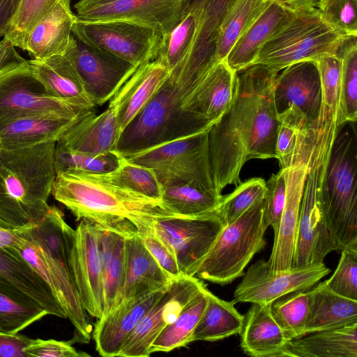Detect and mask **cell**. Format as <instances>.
I'll list each match as a JSON object with an SVG mask.
<instances>
[{"instance_id":"cell-1","label":"cell","mask_w":357,"mask_h":357,"mask_svg":"<svg viewBox=\"0 0 357 357\" xmlns=\"http://www.w3.org/2000/svg\"><path fill=\"white\" fill-rule=\"evenodd\" d=\"M278 74L255 63L236 73L232 102L208 130L210 160L215 190L241 183L240 172L250 159L275 158L280 119L273 88Z\"/></svg>"},{"instance_id":"cell-2","label":"cell","mask_w":357,"mask_h":357,"mask_svg":"<svg viewBox=\"0 0 357 357\" xmlns=\"http://www.w3.org/2000/svg\"><path fill=\"white\" fill-rule=\"evenodd\" d=\"M52 194L77 220L86 219L125 236L152 225L158 218L174 215L162 201L109 183L97 174H56Z\"/></svg>"},{"instance_id":"cell-3","label":"cell","mask_w":357,"mask_h":357,"mask_svg":"<svg viewBox=\"0 0 357 357\" xmlns=\"http://www.w3.org/2000/svg\"><path fill=\"white\" fill-rule=\"evenodd\" d=\"M56 142L18 149L0 147V227L18 230L36 225L51 206Z\"/></svg>"},{"instance_id":"cell-4","label":"cell","mask_w":357,"mask_h":357,"mask_svg":"<svg viewBox=\"0 0 357 357\" xmlns=\"http://www.w3.org/2000/svg\"><path fill=\"white\" fill-rule=\"evenodd\" d=\"M342 123L334 140L321 187L320 202L338 250L357 244V132Z\"/></svg>"},{"instance_id":"cell-5","label":"cell","mask_w":357,"mask_h":357,"mask_svg":"<svg viewBox=\"0 0 357 357\" xmlns=\"http://www.w3.org/2000/svg\"><path fill=\"white\" fill-rule=\"evenodd\" d=\"M169 77L121 132L115 152L129 155L200 132L210 127L185 109Z\"/></svg>"},{"instance_id":"cell-6","label":"cell","mask_w":357,"mask_h":357,"mask_svg":"<svg viewBox=\"0 0 357 357\" xmlns=\"http://www.w3.org/2000/svg\"><path fill=\"white\" fill-rule=\"evenodd\" d=\"M347 37L326 24L318 9L294 10L264 45L255 63L279 73L297 62L337 54Z\"/></svg>"},{"instance_id":"cell-7","label":"cell","mask_w":357,"mask_h":357,"mask_svg":"<svg viewBox=\"0 0 357 357\" xmlns=\"http://www.w3.org/2000/svg\"><path fill=\"white\" fill-rule=\"evenodd\" d=\"M263 211L264 199L224 226L195 277L224 285L243 275L248 264L266 245L264 234L268 225Z\"/></svg>"},{"instance_id":"cell-8","label":"cell","mask_w":357,"mask_h":357,"mask_svg":"<svg viewBox=\"0 0 357 357\" xmlns=\"http://www.w3.org/2000/svg\"><path fill=\"white\" fill-rule=\"evenodd\" d=\"M331 147L315 141L304 158L307 176L303 191L291 268L323 263L328 254L338 250L326 223L320 202L321 187Z\"/></svg>"},{"instance_id":"cell-9","label":"cell","mask_w":357,"mask_h":357,"mask_svg":"<svg viewBox=\"0 0 357 357\" xmlns=\"http://www.w3.org/2000/svg\"><path fill=\"white\" fill-rule=\"evenodd\" d=\"M125 158L129 162L151 169L162 188L190 184L204 190H216L209 155L208 130Z\"/></svg>"},{"instance_id":"cell-10","label":"cell","mask_w":357,"mask_h":357,"mask_svg":"<svg viewBox=\"0 0 357 357\" xmlns=\"http://www.w3.org/2000/svg\"><path fill=\"white\" fill-rule=\"evenodd\" d=\"M73 35L89 47L138 66L157 58L162 35L151 28L120 20L77 18Z\"/></svg>"},{"instance_id":"cell-11","label":"cell","mask_w":357,"mask_h":357,"mask_svg":"<svg viewBox=\"0 0 357 357\" xmlns=\"http://www.w3.org/2000/svg\"><path fill=\"white\" fill-rule=\"evenodd\" d=\"M64 233L73 283L87 314L96 319L104 309L100 235L97 225L82 219L76 229L66 222Z\"/></svg>"},{"instance_id":"cell-12","label":"cell","mask_w":357,"mask_h":357,"mask_svg":"<svg viewBox=\"0 0 357 357\" xmlns=\"http://www.w3.org/2000/svg\"><path fill=\"white\" fill-rule=\"evenodd\" d=\"M222 227L215 212L195 217H163L153 222L154 232L173 251L182 274L188 276H195Z\"/></svg>"},{"instance_id":"cell-13","label":"cell","mask_w":357,"mask_h":357,"mask_svg":"<svg viewBox=\"0 0 357 357\" xmlns=\"http://www.w3.org/2000/svg\"><path fill=\"white\" fill-rule=\"evenodd\" d=\"M206 288L200 279L183 275L172 280L151 306L126 341L119 356L147 357L160 333L178 316L183 307Z\"/></svg>"},{"instance_id":"cell-14","label":"cell","mask_w":357,"mask_h":357,"mask_svg":"<svg viewBox=\"0 0 357 357\" xmlns=\"http://www.w3.org/2000/svg\"><path fill=\"white\" fill-rule=\"evenodd\" d=\"M330 272L324 262L292 267L286 271H273L267 261L259 260L243 274L234 291V301L271 303L287 293L311 288Z\"/></svg>"},{"instance_id":"cell-15","label":"cell","mask_w":357,"mask_h":357,"mask_svg":"<svg viewBox=\"0 0 357 357\" xmlns=\"http://www.w3.org/2000/svg\"><path fill=\"white\" fill-rule=\"evenodd\" d=\"M91 110L51 96L33 75L29 62L0 77V121L17 114L80 116Z\"/></svg>"},{"instance_id":"cell-16","label":"cell","mask_w":357,"mask_h":357,"mask_svg":"<svg viewBox=\"0 0 357 357\" xmlns=\"http://www.w3.org/2000/svg\"><path fill=\"white\" fill-rule=\"evenodd\" d=\"M95 106L110 100L137 66L88 46L73 35L64 54Z\"/></svg>"},{"instance_id":"cell-17","label":"cell","mask_w":357,"mask_h":357,"mask_svg":"<svg viewBox=\"0 0 357 357\" xmlns=\"http://www.w3.org/2000/svg\"><path fill=\"white\" fill-rule=\"evenodd\" d=\"M187 0H106L75 7L84 21L120 20L167 33L181 17Z\"/></svg>"},{"instance_id":"cell-18","label":"cell","mask_w":357,"mask_h":357,"mask_svg":"<svg viewBox=\"0 0 357 357\" xmlns=\"http://www.w3.org/2000/svg\"><path fill=\"white\" fill-rule=\"evenodd\" d=\"M277 75L273 88L278 114L287 109L300 114L311 126L318 120L322 106L319 69L314 61L289 65Z\"/></svg>"},{"instance_id":"cell-19","label":"cell","mask_w":357,"mask_h":357,"mask_svg":"<svg viewBox=\"0 0 357 357\" xmlns=\"http://www.w3.org/2000/svg\"><path fill=\"white\" fill-rule=\"evenodd\" d=\"M166 288L123 300L97 319L92 335L98 353L104 357L119 356L128 337Z\"/></svg>"},{"instance_id":"cell-20","label":"cell","mask_w":357,"mask_h":357,"mask_svg":"<svg viewBox=\"0 0 357 357\" xmlns=\"http://www.w3.org/2000/svg\"><path fill=\"white\" fill-rule=\"evenodd\" d=\"M236 73L225 59L215 63L183 98L182 106L210 128L230 106L235 91Z\"/></svg>"},{"instance_id":"cell-21","label":"cell","mask_w":357,"mask_h":357,"mask_svg":"<svg viewBox=\"0 0 357 357\" xmlns=\"http://www.w3.org/2000/svg\"><path fill=\"white\" fill-rule=\"evenodd\" d=\"M83 115L24 113L6 118L0 121V147L18 149L57 142Z\"/></svg>"},{"instance_id":"cell-22","label":"cell","mask_w":357,"mask_h":357,"mask_svg":"<svg viewBox=\"0 0 357 357\" xmlns=\"http://www.w3.org/2000/svg\"><path fill=\"white\" fill-rule=\"evenodd\" d=\"M286 181V199L269 259L273 271L291 268L301 199L307 176L305 165L282 169Z\"/></svg>"},{"instance_id":"cell-23","label":"cell","mask_w":357,"mask_h":357,"mask_svg":"<svg viewBox=\"0 0 357 357\" xmlns=\"http://www.w3.org/2000/svg\"><path fill=\"white\" fill-rule=\"evenodd\" d=\"M119 137L117 111L109 105L99 114L93 109L82 116L57 142L73 151L97 155L114 151Z\"/></svg>"},{"instance_id":"cell-24","label":"cell","mask_w":357,"mask_h":357,"mask_svg":"<svg viewBox=\"0 0 357 357\" xmlns=\"http://www.w3.org/2000/svg\"><path fill=\"white\" fill-rule=\"evenodd\" d=\"M169 76L168 69L158 59L137 67L109 100L117 111L119 135Z\"/></svg>"},{"instance_id":"cell-25","label":"cell","mask_w":357,"mask_h":357,"mask_svg":"<svg viewBox=\"0 0 357 357\" xmlns=\"http://www.w3.org/2000/svg\"><path fill=\"white\" fill-rule=\"evenodd\" d=\"M293 13L280 0H271L230 50L225 59L230 68L237 73L254 65L264 45Z\"/></svg>"},{"instance_id":"cell-26","label":"cell","mask_w":357,"mask_h":357,"mask_svg":"<svg viewBox=\"0 0 357 357\" xmlns=\"http://www.w3.org/2000/svg\"><path fill=\"white\" fill-rule=\"evenodd\" d=\"M126 278L123 300L166 288L172 280L145 247L137 233L125 237Z\"/></svg>"},{"instance_id":"cell-27","label":"cell","mask_w":357,"mask_h":357,"mask_svg":"<svg viewBox=\"0 0 357 357\" xmlns=\"http://www.w3.org/2000/svg\"><path fill=\"white\" fill-rule=\"evenodd\" d=\"M77 17L71 8L58 3L31 29L26 45L31 59L44 60L64 55Z\"/></svg>"},{"instance_id":"cell-28","label":"cell","mask_w":357,"mask_h":357,"mask_svg":"<svg viewBox=\"0 0 357 357\" xmlns=\"http://www.w3.org/2000/svg\"><path fill=\"white\" fill-rule=\"evenodd\" d=\"M271 303H252L241 332L243 351L254 357H284L289 340L272 316Z\"/></svg>"},{"instance_id":"cell-29","label":"cell","mask_w":357,"mask_h":357,"mask_svg":"<svg viewBox=\"0 0 357 357\" xmlns=\"http://www.w3.org/2000/svg\"><path fill=\"white\" fill-rule=\"evenodd\" d=\"M308 293L305 335L357 323V301L335 293L326 281L314 284L308 289Z\"/></svg>"},{"instance_id":"cell-30","label":"cell","mask_w":357,"mask_h":357,"mask_svg":"<svg viewBox=\"0 0 357 357\" xmlns=\"http://www.w3.org/2000/svg\"><path fill=\"white\" fill-rule=\"evenodd\" d=\"M35 77L52 96L73 102L87 109L96 107L85 91L75 67L65 55L29 61Z\"/></svg>"},{"instance_id":"cell-31","label":"cell","mask_w":357,"mask_h":357,"mask_svg":"<svg viewBox=\"0 0 357 357\" xmlns=\"http://www.w3.org/2000/svg\"><path fill=\"white\" fill-rule=\"evenodd\" d=\"M284 356L356 357L357 323L291 340L287 344Z\"/></svg>"},{"instance_id":"cell-32","label":"cell","mask_w":357,"mask_h":357,"mask_svg":"<svg viewBox=\"0 0 357 357\" xmlns=\"http://www.w3.org/2000/svg\"><path fill=\"white\" fill-rule=\"evenodd\" d=\"M0 275L37 301L48 314L66 318L49 286L15 250L0 248Z\"/></svg>"},{"instance_id":"cell-33","label":"cell","mask_w":357,"mask_h":357,"mask_svg":"<svg viewBox=\"0 0 357 357\" xmlns=\"http://www.w3.org/2000/svg\"><path fill=\"white\" fill-rule=\"evenodd\" d=\"M97 226L102 262L104 315L121 302L126 278V236L114 231Z\"/></svg>"},{"instance_id":"cell-34","label":"cell","mask_w":357,"mask_h":357,"mask_svg":"<svg viewBox=\"0 0 357 357\" xmlns=\"http://www.w3.org/2000/svg\"><path fill=\"white\" fill-rule=\"evenodd\" d=\"M271 0H227L217 31L215 59H226L238 39L259 17Z\"/></svg>"},{"instance_id":"cell-35","label":"cell","mask_w":357,"mask_h":357,"mask_svg":"<svg viewBox=\"0 0 357 357\" xmlns=\"http://www.w3.org/2000/svg\"><path fill=\"white\" fill-rule=\"evenodd\" d=\"M207 296V304L193 331L191 342H214L240 334L244 316L234 307L236 302L220 299L210 291Z\"/></svg>"},{"instance_id":"cell-36","label":"cell","mask_w":357,"mask_h":357,"mask_svg":"<svg viewBox=\"0 0 357 357\" xmlns=\"http://www.w3.org/2000/svg\"><path fill=\"white\" fill-rule=\"evenodd\" d=\"M47 314L37 301L0 275V332L18 333Z\"/></svg>"},{"instance_id":"cell-37","label":"cell","mask_w":357,"mask_h":357,"mask_svg":"<svg viewBox=\"0 0 357 357\" xmlns=\"http://www.w3.org/2000/svg\"><path fill=\"white\" fill-rule=\"evenodd\" d=\"M208 291L206 288L183 307L177 318L167 325L153 340L149 348L150 354L169 352L191 342L193 331L207 304Z\"/></svg>"},{"instance_id":"cell-38","label":"cell","mask_w":357,"mask_h":357,"mask_svg":"<svg viewBox=\"0 0 357 357\" xmlns=\"http://www.w3.org/2000/svg\"><path fill=\"white\" fill-rule=\"evenodd\" d=\"M221 197L216 190L184 184L163 188L161 201L176 216L195 217L215 213Z\"/></svg>"},{"instance_id":"cell-39","label":"cell","mask_w":357,"mask_h":357,"mask_svg":"<svg viewBox=\"0 0 357 357\" xmlns=\"http://www.w3.org/2000/svg\"><path fill=\"white\" fill-rule=\"evenodd\" d=\"M357 36H348L337 52L341 61L338 114L341 124L357 120Z\"/></svg>"},{"instance_id":"cell-40","label":"cell","mask_w":357,"mask_h":357,"mask_svg":"<svg viewBox=\"0 0 357 357\" xmlns=\"http://www.w3.org/2000/svg\"><path fill=\"white\" fill-rule=\"evenodd\" d=\"M278 118L280 125L275 142V158L281 169L298 166L308 130L312 126L291 109L278 114Z\"/></svg>"},{"instance_id":"cell-41","label":"cell","mask_w":357,"mask_h":357,"mask_svg":"<svg viewBox=\"0 0 357 357\" xmlns=\"http://www.w3.org/2000/svg\"><path fill=\"white\" fill-rule=\"evenodd\" d=\"M97 174L109 183L161 201L163 188L153 170L129 162L125 157L121 156L119 166L114 170Z\"/></svg>"},{"instance_id":"cell-42","label":"cell","mask_w":357,"mask_h":357,"mask_svg":"<svg viewBox=\"0 0 357 357\" xmlns=\"http://www.w3.org/2000/svg\"><path fill=\"white\" fill-rule=\"evenodd\" d=\"M308 289L287 293L271 303L272 316L289 341L305 335L309 305Z\"/></svg>"},{"instance_id":"cell-43","label":"cell","mask_w":357,"mask_h":357,"mask_svg":"<svg viewBox=\"0 0 357 357\" xmlns=\"http://www.w3.org/2000/svg\"><path fill=\"white\" fill-rule=\"evenodd\" d=\"M71 0H20L6 26L3 37L15 47L26 51L28 36L33 26L58 3L70 8Z\"/></svg>"},{"instance_id":"cell-44","label":"cell","mask_w":357,"mask_h":357,"mask_svg":"<svg viewBox=\"0 0 357 357\" xmlns=\"http://www.w3.org/2000/svg\"><path fill=\"white\" fill-rule=\"evenodd\" d=\"M120 158L115 151L94 155L67 149L56 142L54 166L56 174L66 172L105 174L119 166Z\"/></svg>"},{"instance_id":"cell-45","label":"cell","mask_w":357,"mask_h":357,"mask_svg":"<svg viewBox=\"0 0 357 357\" xmlns=\"http://www.w3.org/2000/svg\"><path fill=\"white\" fill-rule=\"evenodd\" d=\"M266 192L265 181L252 178L238 184L231 193L222 195L215 213L223 227L232 223L251 206L263 200Z\"/></svg>"},{"instance_id":"cell-46","label":"cell","mask_w":357,"mask_h":357,"mask_svg":"<svg viewBox=\"0 0 357 357\" xmlns=\"http://www.w3.org/2000/svg\"><path fill=\"white\" fill-rule=\"evenodd\" d=\"M357 0H322L318 7L324 21L340 34L357 36Z\"/></svg>"},{"instance_id":"cell-47","label":"cell","mask_w":357,"mask_h":357,"mask_svg":"<svg viewBox=\"0 0 357 357\" xmlns=\"http://www.w3.org/2000/svg\"><path fill=\"white\" fill-rule=\"evenodd\" d=\"M341 252L336 270L325 281L335 293L357 301V244L347 246Z\"/></svg>"},{"instance_id":"cell-48","label":"cell","mask_w":357,"mask_h":357,"mask_svg":"<svg viewBox=\"0 0 357 357\" xmlns=\"http://www.w3.org/2000/svg\"><path fill=\"white\" fill-rule=\"evenodd\" d=\"M263 217L268 227L277 235L286 199V181L283 169L271 176L266 183Z\"/></svg>"},{"instance_id":"cell-49","label":"cell","mask_w":357,"mask_h":357,"mask_svg":"<svg viewBox=\"0 0 357 357\" xmlns=\"http://www.w3.org/2000/svg\"><path fill=\"white\" fill-rule=\"evenodd\" d=\"M137 232L145 247L172 280L184 275L179 268L174 253L154 232L153 225L141 227Z\"/></svg>"},{"instance_id":"cell-50","label":"cell","mask_w":357,"mask_h":357,"mask_svg":"<svg viewBox=\"0 0 357 357\" xmlns=\"http://www.w3.org/2000/svg\"><path fill=\"white\" fill-rule=\"evenodd\" d=\"M29 357H85L90 356L85 352L77 351L71 342L58 341L52 339H32L31 342L24 348Z\"/></svg>"},{"instance_id":"cell-51","label":"cell","mask_w":357,"mask_h":357,"mask_svg":"<svg viewBox=\"0 0 357 357\" xmlns=\"http://www.w3.org/2000/svg\"><path fill=\"white\" fill-rule=\"evenodd\" d=\"M32 339L18 333L0 332V357H29L24 351Z\"/></svg>"},{"instance_id":"cell-52","label":"cell","mask_w":357,"mask_h":357,"mask_svg":"<svg viewBox=\"0 0 357 357\" xmlns=\"http://www.w3.org/2000/svg\"><path fill=\"white\" fill-rule=\"evenodd\" d=\"M28 63L29 61L18 54L9 40L4 38L0 40V77Z\"/></svg>"},{"instance_id":"cell-53","label":"cell","mask_w":357,"mask_h":357,"mask_svg":"<svg viewBox=\"0 0 357 357\" xmlns=\"http://www.w3.org/2000/svg\"><path fill=\"white\" fill-rule=\"evenodd\" d=\"M20 0H0V38L3 37L6 26L13 16Z\"/></svg>"},{"instance_id":"cell-54","label":"cell","mask_w":357,"mask_h":357,"mask_svg":"<svg viewBox=\"0 0 357 357\" xmlns=\"http://www.w3.org/2000/svg\"><path fill=\"white\" fill-rule=\"evenodd\" d=\"M24 241L16 230L6 229L0 227V248L15 249Z\"/></svg>"},{"instance_id":"cell-55","label":"cell","mask_w":357,"mask_h":357,"mask_svg":"<svg viewBox=\"0 0 357 357\" xmlns=\"http://www.w3.org/2000/svg\"><path fill=\"white\" fill-rule=\"evenodd\" d=\"M293 10L317 9L322 0H280Z\"/></svg>"},{"instance_id":"cell-56","label":"cell","mask_w":357,"mask_h":357,"mask_svg":"<svg viewBox=\"0 0 357 357\" xmlns=\"http://www.w3.org/2000/svg\"><path fill=\"white\" fill-rule=\"evenodd\" d=\"M104 1H106V0H79L77 3H76L75 4V7L93 4V3H100V2H102Z\"/></svg>"},{"instance_id":"cell-57","label":"cell","mask_w":357,"mask_h":357,"mask_svg":"<svg viewBox=\"0 0 357 357\" xmlns=\"http://www.w3.org/2000/svg\"><path fill=\"white\" fill-rule=\"evenodd\" d=\"M325 109H328V110H333V111L337 112V114H338V110H337V108H335V107H330V106H327V105H324V106L321 107V112H322L323 110H325ZM321 113H320V114H321ZM338 117H339V115H338ZM317 121H318V120H317ZM339 121H340V120H339ZM316 125H317V124H316ZM340 125H341V124H340ZM315 126H314V127H315ZM314 128H313V129H312V130H310V132H311L312 130H314ZM310 132H309V134H310ZM309 134H308V135H309ZM308 135H307V137H308ZM305 142H306V141H305ZM304 146H305V145H304ZM303 149H304V148H303ZM302 152H303V151H302ZM300 163H301V156H300ZM301 165H302V164H301Z\"/></svg>"},{"instance_id":"cell-58","label":"cell","mask_w":357,"mask_h":357,"mask_svg":"<svg viewBox=\"0 0 357 357\" xmlns=\"http://www.w3.org/2000/svg\"><path fill=\"white\" fill-rule=\"evenodd\" d=\"M202 1L203 0H187L186 4L185 6V9L190 5L199 3L202 2Z\"/></svg>"}]
</instances>
